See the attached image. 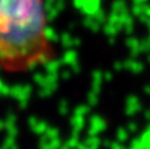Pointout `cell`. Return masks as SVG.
I'll use <instances>...</instances> for the list:
<instances>
[{
    "mask_svg": "<svg viewBox=\"0 0 150 149\" xmlns=\"http://www.w3.org/2000/svg\"><path fill=\"white\" fill-rule=\"evenodd\" d=\"M46 12L44 0H0L1 67H23L41 52Z\"/></svg>",
    "mask_w": 150,
    "mask_h": 149,
    "instance_id": "1",
    "label": "cell"
},
{
    "mask_svg": "<svg viewBox=\"0 0 150 149\" xmlns=\"http://www.w3.org/2000/svg\"><path fill=\"white\" fill-rule=\"evenodd\" d=\"M107 128V123L101 116L99 115H92L90 118V128H88V135L90 136H95L101 132H104Z\"/></svg>",
    "mask_w": 150,
    "mask_h": 149,
    "instance_id": "2",
    "label": "cell"
},
{
    "mask_svg": "<svg viewBox=\"0 0 150 149\" xmlns=\"http://www.w3.org/2000/svg\"><path fill=\"white\" fill-rule=\"evenodd\" d=\"M141 110H142V104H141L140 99L137 96H134V95L128 96L127 104H125V114L128 116H133L137 112H140Z\"/></svg>",
    "mask_w": 150,
    "mask_h": 149,
    "instance_id": "3",
    "label": "cell"
},
{
    "mask_svg": "<svg viewBox=\"0 0 150 149\" xmlns=\"http://www.w3.org/2000/svg\"><path fill=\"white\" fill-rule=\"evenodd\" d=\"M70 124H71V127H73L71 135H74V136H79V135H80V131L84 128L86 119H84V116H82V115H75V114H74V116L71 118V120H70Z\"/></svg>",
    "mask_w": 150,
    "mask_h": 149,
    "instance_id": "4",
    "label": "cell"
},
{
    "mask_svg": "<svg viewBox=\"0 0 150 149\" xmlns=\"http://www.w3.org/2000/svg\"><path fill=\"white\" fill-rule=\"evenodd\" d=\"M124 69H127V70L132 71V73H134V74H138V73H141V71L145 69V66H144L142 62L136 61L134 58L130 57L124 62Z\"/></svg>",
    "mask_w": 150,
    "mask_h": 149,
    "instance_id": "5",
    "label": "cell"
},
{
    "mask_svg": "<svg viewBox=\"0 0 150 149\" xmlns=\"http://www.w3.org/2000/svg\"><path fill=\"white\" fill-rule=\"evenodd\" d=\"M45 70L46 73H54V74H58V71L61 70L62 67V61H58V60H52V61H47L45 63Z\"/></svg>",
    "mask_w": 150,
    "mask_h": 149,
    "instance_id": "6",
    "label": "cell"
},
{
    "mask_svg": "<svg viewBox=\"0 0 150 149\" xmlns=\"http://www.w3.org/2000/svg\"><path fill=\"white\" fill-rule=\"evenodd\" d=\"M127 45H128V48L130 49V55H132V58H136L141 53L140 42H138V40H136V38H128L127 40Z\"/></svg>",
    "mask_w": 150,
    "mask_h": 149,
    "instance_id": "7",
    "label": "cell"
},
{
    "mask_svg": "<svg viewBox=\"0 0 150 149\" xmlns=\"http://www.w3.org/2000/svg\"><path fill=\"white\" fill-rule=\"evenodd\" d=\"M57 89H58V82H55V83H47V84H45V86H41V89H40V96L41 98L50 96Z\"/></svg>",
    "mask_w": 150,
    "mask_h": 149,
    "instance_id": "8",
    "label": "cell"
},
{
    "mask_svg": "<svg viewBox=\"0 0 150 149\" xmlns=\"http://www.w3.org/2000/svg\"><path fill=\"white\" fill-rule=\"evenodd\" d=\"M83 143H84L87 147H90L92 149H99L101 145V140L98 137V135H95V136H90V135H88L87 139H86Z\"/></svg>",
    "mask_w": 150,
    "mask_h": 149,
    "instance_id": "9",
    "label": "cell"
},
{
    "mask_svg": "<svg viewBox=\"0 0 150 149\" xmlns=\"http://www.w3.org/2000/svg\"><path fill=\"white\" fill-rule=\"evenodd\" d=\"M78 60V54L75 50H67V52H65V54L62 55V63H65V65H69L70 66L71 63L74 62V61Z\"/></svg>",
    "mask_w": 150,
    "mask_h": 149,
    "instance_id": "10",
    "label": "cell"
},
{
    "mask_svg": "<svg viewBox=\"0 0 150 149\" xmlns=\"http://www.w3.org/2000/svg\"><path fill=\"white\" fill-rule=\"evenodd\" d=\"M44 38H45V41H50V42L58 41V36L54 32V29H53L52 26H47V25L44 28Z\"/></svg>",
    "mask_w": 150,
    "mask_h": 149,
    "instance_id": "11",
    "label": "cell"
},
{
    "mask_svg": "<svg viewBox=\"0 0 150 149\" xmlns=\"http://www.w3.org/2000/svg\"><path fill=\"white\" fill-rule=\"evenodd\" d=\"M140 139H141V141H142L144 149H150V124L146 127V129L140 136Z\"/></svg>",
    "mask_w": 150,
    "mask_h": 149,
    "instance_id": "12",
    "label": "cell"
},
{
    "mask_svg": "<svg viewBox=\"0 0 150 149\" xmlns=\"http://www.w3.org/2000/svg\"><path fill=\"white\" fill-rule=\"evenodd\" d=\"M91 111V106L90 104H80L78 107H75L74 110V114L75 115H82V116H86L88 115Z\"/></svg>",
    "mask_w": 150,
    "mask_h": 149,
    "instance_id": "13",
    "label": "cell"
},
{
    "mask_svg": "<svg viewBox=\"0 0 150 149\" xmlns=\"http://www.w3.org/2000/svg\"><path fill=\"white\" fill-rule=\"evenodd\" d=\"M47 127H49V124H47L46 121H37V124L32 129H33L36 133H38V135H44L45 132H46Z\"/></svg>",
    "mask_w": 150,
    "mask_h": 149,
    "instance_id": "14",
    "label": "cell"
},
{
    "mask_svg": "<svg viewBox=\"0 0 150 149\" xmlns=\"http://www.w3.org/2000/svg\"><path fill=\"white\" fill-rule=\"evenodd\" d=\"M69 111H70V106H69V102L66 99H62L58 104V112L61 115H67Z\"/></svg>",
    "mask_w": 150,
    "mask_h": 149,
    "instance_id": "15",
    "label": "cell"
},
{
    "mask_svg": "<svg viewBox=\"0 0 150 149\" xmlns=\"http://www.w3.org/2000/svg\"><path fill=\"white\" fill-rule=\"evenodd\" d=\"M87 103L92 107V106H96L99 103V94H96V92H93L92 90H91L90 92L87 94Z\"/></svg>",
    "mask_w": 150,
    "mask_h": 149,
    "instance_id": "16",
    "label": "cell"
},
{
    "mask_svg": "<svg viewBox=\"0 0 150 149\" xmlns=\"http://www.w3.org/2000/svg\"><path fill=\"white\" fill-rule=\"evenodd\" d=\"M116 137L119 141L124 143V141H127L128 137H129V132H128V129H125V128H119L116 132Z\"/></svg>",
    "mask_w": 150,
    "mask_h": 149,
    "instance_id": "17",
    "label": "cell"
},
{
    "mask_svg": "<svg viewBox=\"0 0 150 149\" xmlns=\"http://www.w3.org/2000/svg\"><path fill=\"white\" fill-rule=\"evenodd\" d=\"M45 136L47 137V139H54V137H59V129L55 128V127H47L46 132H45Z\"/></svg>",
    "mask_w": 150,
    "mask_h": 149,
    "instance_id": "18",
    "label": "cell"
},
{
    "mask_svg": "<svg viewBox=\"0 0 150 149\" xmlns=\"http://www.w3.org/2000/svg\"><path fill=\"white\" fill-rule=\"evenodd\" d=\"M37 57V61H38L40 65H45V63L49 61V53L45 52V50H41V52H38L36 54Z\"/></svg>",
    "mask_w": 150,
    "mask_h": 149,
    "instance_id": "19",
    "label": "cell"
},
{
    "mask_svg": "<svg viewBox=\"0 0 150 149\" xmlns=\"http://www.w3.org/2000/svg\"><path fill=\"white\" fill-rule=\"evenodd\" d=\"M38 65H40V63H38V61H37V57L34 55V57H30L28 61H26V62H25V66H24V67H26L28 70L33 71Z\"/></svg>",
    "mask_w": 150,
    "mask_h": 149,
    "instance_id": "20",
    "label": "cell"
},
{
    "mask_svg": "<svg viewBox=\"0 0 150 149\" xmlns=\"http://www.w3.org/2000/svg\"><path fill=\"white\" fill-rule=\"evenodd\" d=\"M33 81L36 82L37 84H40V86H45V84H46V75L41 74V73H37L33 75Z\"/></svg>",
    "mask_w": 150,
    "mask_h": 149,
    "instance_id": "21",
    "label": "cell"
},
{
    "mask_svg": "<svg viewBox=\"0 0 150 149\" xmlns=\"http://www.w3.org/2000/svg\"><path fill=\"white\" fill-rule=\"evenodd\" d=\"M79 143H80V141H79V136H74V135H71V137L65 143V144L67 145L69 148L74 149V148L78 147V144H79Z\"/></svg>",
    "mask_w": 150,
    "mask_h": 149,
    "instance_id": "22",
    "label": "cell"
},
{
    "mask_svg": "<svg viewBox=\"0 0 150 149\" xmlns=\"http://www.w3.org/2000/svg\"><path fill=\"white\" fill-rule=\"evenodd\" d=\"M130 147L133 149H144V145H142V141H141L140 137H136L130 141Z\"/></svg>",
    "mask_w": 150,
    "mask_h": 149,
    "instance_id": "23",
    "label": "cell"
},
{
    "mask_svg": "<svg viewBox=\"0 0 150 149\" xmlns=\"http://www.w3.org/2000/svg\"><path fill=\"white\" fill-rule=\"evenodd\" d=\"M61 42H62V45L65 48L73 46V41H71V38H70V36H69V34H63V36L61 37Z\"/></svg>",
    "mask_w": 150,
    "mask_h": 149,
    "instance_id": "24",
    "label": "cell"
},
{
    "mask_svg": "<svg viewBox=\"0 0 150 149\" xmlns=\"http://www.w3.org/2000/svg\"><path fill=\"white\" fill-rule=\"evenodd\" d=\"M71 74H73V71H71L70 69L62 70V71H61V78L65 79V81H67V79H70V78H71Z\"/></svg>",
    "mask_w": 150,
    "mask_h": 149,
    "instance_id": "25",
    "label": "cell"
},
{
    "mask_svg": "<svg viewBox=\"0 0 150 149\" xmlns=\"http://www.w3.org/2000/svg\"><path fill=\"white\" fill-rule=\"evenodd\" d=\"M109 149H125V147L122 145L121 141L116 140V141H112L111 143V147H109Z\"/></svg>",
    "mask_w": 150,
    "mask_h": 149,
    "instance_id": "26",
    "label": "cell"
},
{
    "mask_svg": "<svg viewBox=\"0 0 150 149\" xmlns=\"http://www.w3.org/2000/svg\"><path fill=\"white\" fill-rule=\"evenodd\" d=\"M70 70L73 71V73H79L80 71V63L78 62V60L74 61V62L70 65Z\"/></svg>",
    "mask_w": 150,
    "mask_h": 149,
    "instance_id": "27",
    "label": "cell"
},
{
    "mask_svg": "<svg viewBox=\"0 0 150 149\" xmlns=\"http://www.w3.org/2000/svg\"><path fill=\"white\" fill-rule=\"evenodd\" d=\"M128 132H132V133H134V132L138 131V126L137 123H134V121H130L129 124H128Z\"/></svg>",
    "mask_w": 150,
    "mask_h": 149,
    "instance_id": "28",
    "label": "cell"
},
{
    "mask_svg": "<svg viewBox=\"0 0 150 149\" xmlns=\"http://www.w3.org/2000/svg\"><path fill=\"white\" fill-rule=\"evenodd\" d=\"M141 52H150V41H144L142 44H140Z\"/></svg>",
    "mask_w": 150,
    "mask_h": 149,
    "instance_id": "29",
    "label": "cell"
},
{
    "mask_svg": "<svg viewBox=\"0 0 150 149\" xmlns=\"http://www.w3.org/2000/svg\"><path fill=\"white\" fill-rule=\"evenodd\" d=\"M113 67L116 71H120L124 69V62H120V61H116V62L113 63Z\"/></svg>",
    "mask_w": 150,
    "mask_h": 149,
    "instance_id": "30",
    "label": "cell"
},
{
    "mask_svg": "<svg viewBox=\"0 0 150 149\" xmlns=\"http://www.w3.org/2000/svg\"><path fill=\"white\" fill-rule=\"evenodd\" d=\"M112 78H113V75H112L111 71H105V73H103V79H105L107 82L112 81Z\"/></svg>",
    "mask_w": 150,
    "mask_h": 149,
    "instance_id": "31",
    "label": "cell"
},
{
    "mask_svg": "<svg viewBox=\"0 0 150 149\" xmlns=\"http://www.w3.org/2000/svg\"><path fill=\"white\" fill-rule=\"evenodd\" d=\"M37 121H38V120H37V119L34 118V116H32V118L29 119V124H30V127H32V128H33V127L37 124Z\"/></svg>",
    "mask_w": 150,
    "mask_h": 149,
    "instance_id": "32",
    "label": "cell"
},
{
    "mask_svg": "<svg viewBox=\"0 0 150 149\" xmlns=\"http://www.w3.org/2000/svg\"><path fill=\"white\" fill-rule=\"evenodd\" d=\"M101 144H103L104 147H107V148L111 147V141H109V140H103V141H101Z\"/></svg>",
    "mask_w": 150,
    "mask_h": 149,
    "instance_id": "33",
    "label": "cell"
},
{
    "mask_svg": "<svg viewBox=\"0 0 150 149\" xmlns=\"http://www.w3.org/2000/svg\"><path fill=\"white\" fill-rule=\"evenodd\" d=\"M144 115H145V119H146V120H150V108H149V110H145Z\"/></svg>",
    "mask_w": 150,
    "mask_h": 149,
    "instance_id": "34",
    "label": "cell"
},
{
    "mask_svg": "<svg viewBox=\"0 0 150 149\" xmlns=\"http://www.w3.org/2000/svg\"><path fill=\"white\" fill-rule=\"evenodd\" d=\"M144 91H145V94L150 95V84H146V86H145V89H144Z\"/></svg>",
    "mask_w": 150,
    "mask_h": 149,
    "instance_id": "35",
    "label": "cell"
},
{
    "mask_svg": "<svg viewBox=\"0 0 150 149\" xmlns=\"http://www.w3.org/2000/svg\"><path fill=\"white\" fill-rule=\"evenodd\" d=\"M58 149H71V148H69V147H67V145H66V144H62V145H61V147L58 148Z\"/></svg>",
    "mask_w": 150,
    "mask_h": 149,
    "instance_id": "36",
    "label": "cell"
},
{
    "mask_svg": "<svg viewBox=\"0 0 150 149\" xmlns=\"http://www.w3.org/2000/svg\"><path fill=\"white\" fill-rule=\"evenodd\" d=\"M148 62H149V63H150V54H149V55H148Z\"/></svg>",
    "mask_w": 150,
    "mask_h": 149,
    "instance_id": "37",
    "label": "cell"
},
{
    "mask_svg": "<svg viewBox=\"0 0 150 149\" xmlns=\"http://www.w3.org/2000/svg\"><path fill=\"white\" fill-rule=\"evenodd\" d=\"M74 149H76V148H74Z\"/></svg>",
    "mask_w": 150,
    "mask_h": 149,
    "instance_id": "38",
    "label": "cell"
}]
</instances>
